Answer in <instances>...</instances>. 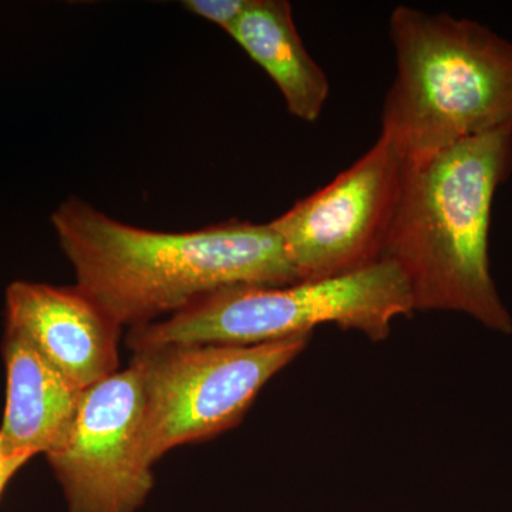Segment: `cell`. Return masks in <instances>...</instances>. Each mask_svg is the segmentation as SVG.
<instances>
[{"instance_id": "8", "label": "cell", "mask_w": 512, "mask_h": 512, "mask_svg": "<svg viewBox=\"0 0 512 512\" xmlns=\"http://www.w3.org/2000/svg\"><path fill=\"white\" fill-rule=\"evenodd\" d=\"M6 330L32 343L80 389L119 372L123 329L76 285L12 282L6 289Z\"/></svg>"}, {"instance_id": "3", "label": "cell", "mask_w": 512, "mask_h": 512, "mask_svg": "<svg viewBox=\"0 0 512 512\" xmlns=\"http://www.w3.org/2000/svg\"><path fill=\"white\" fill-rule=\"evenodd\" d=\"M389 35L396 76L382 136L407 160L512 128V42L476 20L397 6Z\"/></svg>"}, {"instance_id": "5", "label": "cell", "mask_w": 512, "mask_h": 512, "mask_svg": "<svg viewBox=\"0 0 512 512\" xmlns=\"http://www.w3.org/2000/svg\"><path fill=\"white\" fill-rule=\"evenodd\" d=\"M312 335L251 346L184 345L134 352L143 392L140 448L153 467L174 448L234 429L266 383Z\"/></svg>"}, {"instance_id": "10", "label": "cell", "mask_w": 512, "mask_h": 512, "mask_svg": "<svg viewBox=\"0 0 512 512\" xmlns=\"http://www.w3.org/2000/svg\"><path fill=\"white\" fill-rule=\"evenodd\" d=\"M228 35L276 84L296 119L315 123L328 100L330 84L308 52L286 0H248Z\"/></svg>"}, {"instance_id": "12", "label": "cell", "mask_w": 512, "mask_h": 512, "mask_svg": "<svg viewBox=\"0 0 512 512\" xmlns=\"http://www.w3.org/2000/svg\"><path fill=\"white\" fill-rule=\"evenodd\" d=\"M23 461L10 458L8 454L3 451L2 443H0V497H2L3 490L6 485L12 480V477L18 473L19 468L25 466Z\"/></svg>"}, {"instance_id": "1", "label": "cell", "mask_w": 512, "mask_h": 512, "mask_svg": "<svg viewBox=\"0 0 512 512\" xmlns=\"http://www.w3.org/2000/svg\"><path fill=\"white\" fill-rule=\"evenodd\" d=\"M52 225L76 286L123 328L170 318L220 289L298 282L271 222L229 220L163 232L111 218L69 197Z\"/></svg>"}, {"instance_id": "7", "label": "cell", "mask_w": 512, "mask_h": 512, "mask_svg": "<svg viewBox=\"0 0 512 512\" xmlns=\"http://www.w3.org/2000/svg\"><path fill=\"white\" fill-rule=\"evenodd\" d=\"M143 392L128 365L84 390L62 439L45 454L69 512H137L154 488L140 448Z\"/></svg>"}, {"instance_id": "2", "label": "cell", "mask_w": 512, "mask_h": 512, "mask_svg": "<svg viewBox=\"0 0 512 512\" xmlns=\"http://www.w3.org/2000/svg\"><path fill=\"white\" fill-rule=\"evenodd\" d=\"M512 173V128L407 160L383 258L402 272L414 311L467 313L512 332L490 268L498 188Z\"/></svg>"}, {"instance_id": "6", "label": "cell", "mask_w": 512, "mask_h": 512, "mask_svg": "<svg viewBox=\"0 0 512 512\" xmlns=\"http://www.w3.org/2000/svg\"><path fill=\"white\" fill-rule=\"evenodd\" d=\"M406 164L380 134L332 183L271 221L298 281L336 278L382 261Z\"/></svg>"}, {"instance_id": "4", "label": "cell", "mask_w": 512, "mask_h": 512, "mask_svg": "<svg viewBox=\"0 0 512 512\" xmlns=\"http://www.w3.org/2000/svg\"><path fill=\"white\" fill-rule=\"evenodd\" d=\"M413 312L402 272L383 259L320 281L220 289L170 318L131 328L126 343L133 353L165 346H251L312 335L328 323L380 342L389 338L394 319Z\"/></svg>"}, {"instance_id": "9", "label": "cell", "mask_w": 512, "mask_h": 512, "mask_svg": "<svg viewBox=\"0 0 512 512\" xmlns=\"http://www.w3.org/2000/svg\"><path fill=\"white\" fill-rule=\"evenodd\" d=\"M2 352L6 404L0 443L10 458L28 463L62 439L79 410L84 390L18 333L6 330Z\"/></svg>"}, {"instance_id": "11", "label": "cell", "mask_w": 512, "mask_h": 512, "mask_svg": "<svg viewBox=\"0 0 512 512\" xmlns=\"http://www.w3.org/2000/svg\"><path fill=\"white\" fill-rule=\"evenodd\" d=\"M248 0H187L185 9L220 26L225 32L232 28L247 8Z\"/></svg>"}]
</instances>
